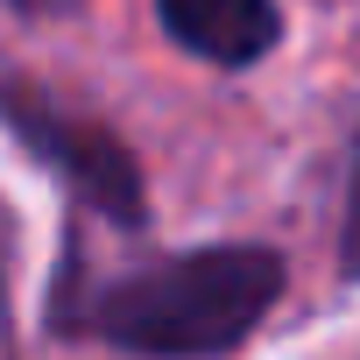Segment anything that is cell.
<instances>
[{
    "label": "cell",
    "instance_id": "6da1fadb",
    "mask_svg": "<svg viewBox=\"0 0 360 360\" xmlns=\"http://www.w3.org/2000/svg\"><path fill=\"white\" fill-rule=\"evenodd\" d=\"M283 255L262 240H212L191 255H169L148 269H127L85 297V332L113 353L148 360H205L233 353L262 332V318L283 304Z\"/></svg>",
    "mask_w": 360,
    "mask_h": 360
},
{
    "label": "cell",
    "instance_id": "7a4b0ae2",
    "mask_svg": "<svg viewBox=\"0 0 360 360\" xmlns=\"http://www.w3.org/2000/svg\"><path fill=\"white\" fill-rule=\"evenodd\" d=\"M0 127H8L92 219H106L120 233H141L148 226L141 162H134V148L113 127H99L85 113H64V106H50L43 92H22V85H0Z\"/></svg>",
    "mask_w": 360,
    "mask_h": 360
},
{
    "label": "cell",
    "instance_id": "3957f363",
    "mask_svg": "<svg viewBox=\"0 0 360 360\" xmlns=\"http://www.w3.org/2000/svg\"><path fill=\"white\" fill-rule=\"evenodd\" d=\"M162 36L212 64V71H255L283 43V8L276 0H155Z\"/></svg>",
    "mask_w": 360,
    "mask_h": 360
},
{
    "label": "cell",
    "instance_id": "277c9868",
    "mask_svg": "<svg viewBox=\"0 0 360 360\" xmlns=\"http://www.w3.org/2000/svg\"><path fill=\"white\" fill-rule=\"evenodd\" d=\"M339 276L360 283V148H353V176H346V226H339Z\"/></svg>",
    "mask_w": 360,
    "mask_h": 360
},
{
    "label": "cell",
    "instance_id": "5b68a950",
    "mask_svg": "<svg viewBox=\"0 0 360 360\" xmlns=\"http://www.w3.org/2000/svg\"><path fill=\"white\" fill-rule=\"evenodd\" d=\"M15 8H29V15H43V8H57V0H15Z\"/></svg>",
    "mask_w": 360,
    "mask_h": 360
}]
</instances>
